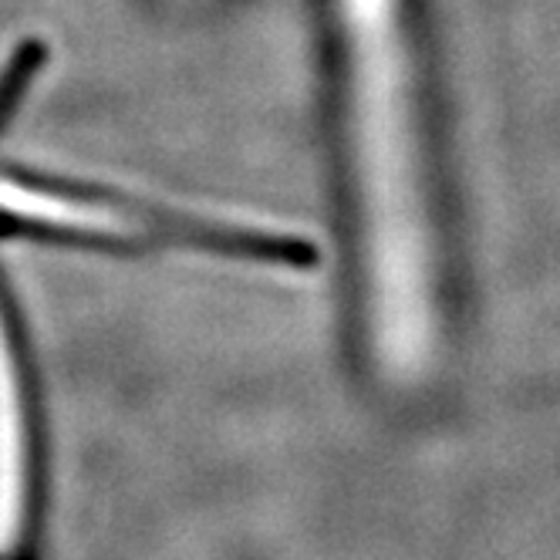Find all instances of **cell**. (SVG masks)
Segmentation results:
<instances>
[{
  "instance_id": "1",
  "label": "cell",
  "mask_w": 560,
  "mask_h": 560,
  "mask_svg": "<svg viewBox=\"0 0 560 560\" xmlns=\"http://www.w3.org/2000/svg\"><path fill=\"white\" fill-rule=\"evenodd\" d=\"M358 199L372 338L392 375H419L435 331L429 217V0H317Z\"/></svg>"
},
{
  "instance_id": "2",
  "label": "cell",
  "mask_w": 560,
  "mask_h": 560,
  "mask_svg": "<svg viewBox=\"0 0 560 560\" xmlns=\"http://www.w3.org/2000/svg\"><path fill=\"white\" fill-rule=\"evenodd\" d=\"M152 4H159V8L170 11V14H196V11L217 4V0H152Z\"/></svg>"
}]
</instances>
